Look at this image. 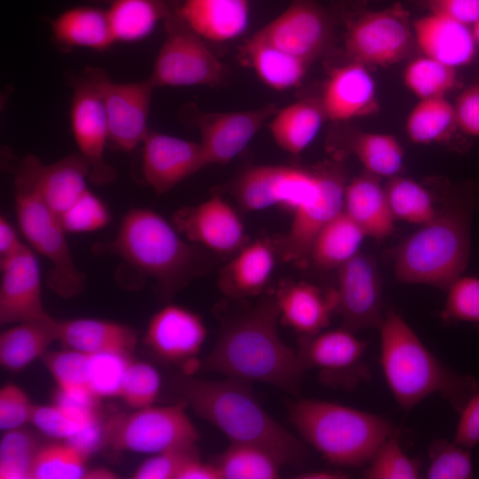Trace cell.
<instances>
[{"label":"cell","mask_w":479,"mask_h":479,"mask_svg":"<svg viewBox=\"0 0 479 479\" xmlns=\"http://www.w3.org/2000/svg\"><path fill=\"white\" fill-rule=\"evenodd\" d=\"M279 320L274 295L221 317L216 342L199 368L298 395L306 369L298 351L281 340Z\"/></svg>","instance_id":"obj_1"},{"label":"cell","mask_w":479,"mask_h":479,"mask_svg":"<svg viewBox=\"0 0 479 479\" xmlns=\"http://www.w3.org/2000/svg\"><path fill=\"white\" fill-rule=\"evenodd\" d=\"M96 254L114 255L152 279L169 299L213 264L211 251L184 240L172 223L154 210L133 208L111 240L93 246Z\"/></svg>","instance_id":"obj_2"},{"label":"cell","mask_w":479,"mask_h":479,"mask_svg":"<svg viewBox=\"0 0 479 479\" xmlns=\"http://www.w3.org/2000/svg\"><path fill=\"white\" fill-rule=\"evenodd\" d=\"M176 389L182 402L231 443L263 447L283 464L297 465L306 457L302 443L261 406L249 382L227 377L205 380L185 373L177 379Z\"/></svg>","instance_id":"obj_3"},{"label":"cell","mask_w":479,"mask_h":479,"mask_svg":"<svg viewBox=\"0 0 479 479\" xmlns=\"http://www.w3.org/2000/svg\"><path fill=\"white\" fill-rule=\"evenodd\" d=\"M379 329L381 368L392 395L404 411L438 394L459 412L479 390L475 378L439 361L395 310L384 313Z\"/></svg>","instance_id":"obj_4"},{"label":"cell","mask_w":479,"mask_h":479,"mask_svg":"<svg viewBox=\"0 0 479 479\" xmlns=\"http://www.w3.org/2000/svg\"><path fill=\"white\" fill-rule=\"evenodd\" d=\"M287 405L289 420L300 436L339 466L369 462L395 431L388 420L340 404L303 398Z\"/></svg>","instance_id":"obj_5"},{"label":"cell","mask_w":479,"mask_h":479,"mask_svg":"<svg viewBox=\"0 0 479 479\" xmlns=\"http://www.w3.org/2000/svg\"><path fill=\"white\" fill-rule=\"evenodd\" d=\"M470 211L455 207L409 235L395 255L396 279L446 290L463 275L470 256Z\"/></svg>","instance_id":"obj_6"},{"label":"cell","mask_w":479,"mask_h":479,"mask_svg":"<svg viewBox=\"0 0 479 479\" xmlns=\"http://www.w3.org/2000/svg\"><path fill=\"white\" fill-rule=\"evenodd\" d=\"M15 209L20 232L29 245L51 263L50 288L63 298L79 294L85 275L77 268L60 219L45 203L28 174L14 168Z\"/></svg>","instance_id":"obj_7"},{"label":"cell","mask_w":479,"mask_h":479,"mask_svg":"<svg viewBox=\"0 0 479 479\" xmlns=\"http://www.w3.org/2000/svg\"><path fill=\"white\" fill-rule=\"evenodd\" d=\"M180 401L149 405L105 422V444L115 451L142 454L196 446L199 433Z\"/></svg>","instance_id":"obj_8"},{"label":"cell","mask_w":479,"mask_h":479,"mask_svg":"<svg viewBox=\"0 0 479 479\" xmlns=\"http://www.w3.org/2000/svg\"><path fill=\"white\" fill-rule=\"evenodd\" d=\"M165 40L158 52L148 80L157 87L216 86L223 82L226 69L173 11L163 21Z\"/></svg>","instance_id":"obj_9"},{"label":"cell","mask_w":479,"mask_h":479,"mask_svg":"<svg viewBox=\"0 0 479 479\" xmlns=\"http://www.w3.org/2000/svg\"><path fill=\"white\" fill-rule=\"evenodd\" d=\"M84 75L94 85L103 103L108 122L109 141L122 152L133 151L148 133V116L153 91L148 78L140 82H117L99 67H88Z\"/></svg>","instance_id":"obj_10"},{"label":"cell","mask_w":479,"mask_h":479,"mask_svg":"<svg viewBox=\"0 0 479 479\" xmlns=\"http://www.w3.org/2000/svg\"><path fill=\"white\" fill-rule=\"evenodd\" d=\"M318 184V169L290 165H256L234 180L232 193L246 211L281 206L292 210L311 199Z\"/></svg>","instance_id":"obj_11"},{"label":"cell","mask_w":479,"mask_h":479,"mask_svg":"<svg viewBox=\"0 0 479 479\" xmlns=\"http://www.w3.org/2000/svg\"><path fill=\"white\" fill-rule=\"evenodd\" d=\"M413 38L407 12L398 4L361 14L349 26L346 52L365 66H389L409 53Z\"/></svg>","instance_id":"obj_12"},{"label":"cell","mask_w":479,"mask_h":479,"mask_svg":"<svg viewBox=\"0 0 479 479\" xmlns=\"http://www.w3.org/2000/svg\"><path fill=\"white\" fill-rule=\"evenodd\" d=\"M346 185L342 172L318 169L316 193L293 211L288 231L274 245L283 261L301 267L309 263L310 252L317 235L343 209Z\"/></svg>","instance_id":"obj_13"},{"label":"cell","mask_w":479,"mask_h":479,"mask_svg":"<svg viewBox=\"0 0 479 479\" xmlns=\"http://www.w3.org/2000/svg\"><path fill=\"white\" fill-rule=\"evenodd\" d=\"M208 334L201 317L177 304H167L150 318L145 344L159 359L182 366L191 374L199 368L198 355Z\"/></svg>","instance_id":"obj_14"},{"label":"cell","mask_w":479,"mask_h":479,"mask_svg":"<svg viewBox=\"0 0 479 479\" xmlns=\"http://www.w3.org/2000/svg\"><path fill=\"white\" fill-rule=\"evenodd\" d=\"M73 90L70 120L78 153L89 166V179L96 185H109L115 180L116 171L105 158L109 130L103 103L84 75L74 82Z\"/></svg>","instance_id":"obj_15"},{"label":"cell","mask_w":479,"mask_h":479,"mask_svg":"<svg viewBox=\"0 0 479 479\" xmlns=\"http://www.w3.org/2000/svg\"><path fill=\"white\" fill-rule=\"evenodd\" d=\"M337 270V311L342 326L357 332L380 328L382 314V286L376 260L357 253Z\"/></svg>","instance_id":"obj_16"},{"label":"cell","mask_w":479,"mask_h":479,"mask_svg":"<svg viewBox=\"0 0 479 479\" xmlns=\"http://www.w3.org/2000/svg\"><path fill=\"white\" fill-rule=\"evenodd\" d=\"M345 328L301 336L298 354L305 369L316 368L328 383L354 386L369 376L363 363L367 343Z\"/></svg>","instance_id":"obj_17"},{"label":"cell","mask_w":479,"mask_h":479,"mask_svg":"<svg viewBox=\"0 0 479 479\" xmlns=\"http://www.w3.org/2000/svg\"><path fill=\"white\" fill-rule=\"evenodd\" d=\"M171 223L187 240L217 255H235L249 242L236 210L217 195L179 209Z\"/></svg>","instance_id":"obj_18"},{"label":"cell","mask_w":479,"mask_h":479,"mask_svg":"<svg viewBox=\"0 0 479 479\" xmlns=\"http://www.w3.org/2000/svg\"><path fill=\"white\" fill-rule=\"evenodd\" d=\"M330 24L326 12L313 0H292L253 35L310 63L326 45Z\"/></svg>","instance_id":"obj_19"},{"label":"cell","mask_w":479,"mask_h":479,"mask_svg":"<svg viewBox=\"0 0 479 479\" xmlns=\"http://www.w3.org/2000/svg\"><path fill=\"white\" fill-rule=\"evenodd\" d=\"M277 110L274 104H269L245 111L196 115L206 164H225L234 159Z\"/></svg>","instance_id":"obj_20"},{"label":"cell","mask_w":479,"mask_h":479,"mask_svg":"<svg viewBox=\"0 0 479 479\" xmlns=\"http://www.w3.org/2000/svg\"><path fill=\"white\" fill-rule=\"evenodd\" d=\"M0 324L2 326L50 316L42 301L40 265L34 252L23 246L0 260Z\"/></svg>","instance_id":"obj_21"},{"label":"cell","mask_w":479,"mask_h":479,"mask_svg":"<svg viewBox=\"0 0 479 479\" xmlns=\"http://www.w3.org/2000/svg\"><path fill=\"white\" fill-rule=\"evenodd\" d=\"M200 142L149 130L142 142V172L158 194L206 167Z\"/></svg>","instance_id":"obj_22"},{"label":"cell","mask_w":479,"mask_h":479,"mask_svg":"<svg viewBox=\"0 0 479 479\" xmlns=\"http://www.w3.org/2000/svg\"><path fill=\"white\" fill-rule=\"evenodd\" d=\"M319 103L334 122L371 115L379 108L376 83L366 66L351 61L331 71Z\"/></svg>","instance_id":"obj_23"},{"label":"cell","mask_w":479,"mask_h":479,"mask_svg":"<svg viewBox=\"0 0 479 479\" xmlns=\"http://www.w3.org/2000/svg\"><path fill=\"white\" fill-rule=\"evenodd\" d=\"M18 165L28 174L43 200L59 217L88 189L89 166L79 153L47 165L28 154Z\"/></svg>","instance_id":"obj_24"},{"label":"cell","mask_w":479,"mask_h":479,"mask_svg":"<svg viewBox=\"0 0 479 479\" xmlns=\"http://www.w3.org/2000/svg\"><path fill=\"white\" fill-rule=\"evenodd\" d=\"M274 296L279 320L301 336L324 331L338 306L336 289L325 292L305 281L283 283Z\"/></svg>","instance_id":"obj_25"},{"label":"cell","mask_w":479,"mask_h":479,"mask_svg":"<svg viewBox=\"0 0 479 479\" xmlns=\"http://www.w3.org/2000/svg\"><path fill=\"white\" fill-rule=\"evenodd\" d=\"M413 38L425 56L457 68L473 61L477 44L471 27L431 12L412 25Z\"/></svg>","instance_id":"obj_26"},{"label":"cell","mask_w":479,"mask_h":479,"mask_svg":"<svg viewBox=\"0 0 479 479\" xmlns=\"http://www.w3.org/2000/svg\"><path fill=\"white\" fill-rule=\"evenodd\" d=\"M172 10L201 38L226 42L248 26V0H176Z\"/></svg>","instance_id":"obj_27"},{"label":"cell","mask_w":479,"mask_h":479,"mask_svg":"<svg viewBox=\"0 0 479 479\" xmlns=\"http://www.w3.org/2000/svg\"><path fill=\"white\" fill-rule=\"evenodd\" d=\"M275 246L256 240L246 244L219 271L217 285L231 300H244L261 294L267 287L275 267Z\"/></svg>","instance_id":"obj_28"},{"label":"cell","mask_w":479,"mask_h":479,"mask_svg":"<svg viewBox=\"0 0 479 479\" xmlns=\"http://www.w3.org/2000/svg\"><path fill=\"white\" fill-rule=\"evenodd\" d=\"M59 341L66 349L90 356L106 352L131 355L137 335L132 327L119 322L82 318L59 320Z\"/></svg>","instance_id":"obj_29"},{"label":"cell","mask_w":479,"mask_h":479,"mask_svg":"<svg viewBox=\"0 0 479 479\" xmlns=\"http://www.w3.org/2000/svg\"><path fill=\"white\" fill-rule=\"evenodd\" d=\"M343 210L367 237L382 240L394 232L396 220L385 188L379 177L367 172L346 185Z\"/></svg>","instance_id":"obj_30"},{"label":"cell","mask_w":479,"mask_h":479,"mask_svg":"<svg viewBox=\"0 0 479 479\" xmlns=\"http://www.w3.org/2000/svg\"><path fill=\"white\" fill-rule=\"evenodd\" d=\"M59 320L48 316L23 321L5 329L0 334V364L10 372L26 368L48 348L59 341Z\"/></svg>","instance_id":"obj_31"},{"label":"cell","mask_w":479,"mask_h":479,"mask_svg":"<svg viewBox=\"0 0 479 479\" xmlns=\"http://www.w3.org/2000/svg\"><path fill=\"white\" fill-rule=\"evenodd\" d=\"M240 58L266 86L275 90L298 86L310 64L254 35L241 45Z\"/></svg>","instance_id":"obj_32"},{"label":"cell","mask_w":479,"mask_h":479,"mask_svg":"<svg viewBox=\"0 0 479 479\" xmlns=\"http://www.w3.org/2000/svg\"><path fill=\"white\" fill-rule=\"evenodd\" d=\"M53 39L65 49L88 48L105 51L115 42L104 9L75 7L59 15L51 23Z\"/></svg>","instance_id":"obj_33"},{"label":"cell","mask_w":479,"mask_h":479,"mask_svg":"<svg viewBox=\"0 0 479 479\" xmlns=\"http://www.w3.org/2000/svg\"><path fill=\"white\" fill-rule=\"evenodd\" d=\"M325 119L320 103L302 99L277 110L270 119L269 130L281 149L295 155L313 142Z\"/></svg>","instance_id":"obj_34"},{"label":"cell","mask_w":479,"mask_h":479,"mask_svg":"<svg viewBox=\"0 0 479 479\" xmlns=\"http://www.w3.org/2000/svg\"><path fill=\"white\" fill-rule=\"evenodd\" d=\"M367 236L342 209L319 232L309 255L317 269H337L355 256Z\"/></svg>","instance_id":"obj_35"},{"label":"cell","mask_w":479,"mask_h":479,"mask_svg":"<svg viewBox=\"0 0 479 479\" xmlns=\"http://www.w3.org/2000/svg\"><path fill=\"white\" fill-rule=\"evenodd\" d=\"M115 42H136L148 36L173 10L164 0H102Z\"/></svg>","instance_id":"obj_36"},{"label":"cell","mask_w":479,"mask_h":479,"mask_svg":"<svg viewBox=\"0 0 479 479\" xmlns=\"http://www.w3.org/2000/svg\"><path fill=\"white\" fill-rule=\"evenodd\" d=\"M456 130L454 106L445 97L420 99L405 122L409 139L420 145L445 141Z\"/></svg>","instance_id":"obj_37"},{"label":"cell","mask_w":479,"mask_h":479,"mask_svg":"<svg viewBox=\"0 0 479 479\" xmlns=\"http://www.w3.org/2000/svg\"><path fill=\"white\" fill-rule=\"evenodd\" d=\"M214 463L222 479H275L284 465L270 451L240 443H231Z\"/></svg>","instance_id":"obj_38"},{"label":"cell","mask_w":479,"mask_h":479,"mask_svg":"<svg viewBox=\"0 0 479 479\" xmlns=\"http://www.w3.org/2000/svg\"><path fill=\"white\" fill-rule=\"evenodd\" d=\"M349 149L366 172L377 177L397 176L404 163L403 147L389 134L359 132L351 137Z\"/></svg>","instance_id":"obj_39"},{"label":"cell","mask_w":479,"mask_h":479,"mask_svg":"<svg viewBox=\"0 0 479 479\" xmlns=\"http://www.w3.org/2000/svg\"><path fill=\"white\" fill-rule=\"evenodd\" d=\"M384 188L395 220L420 226L438 214L428 191L413 179L395 176Z\"/></svg>","instance_id":"obj_40"},{"label":"cell","mask_w":479,"mask_h":479,"mask_svg":"<svg viewBox=\"0 0 479 479\" xmlns=\"http://www.w3.org/2000/svg\"><path fill=\"white\" fill-rule=\"evenodd\" d=\"M43 445L24 427L4 431L0 440V479H32V469Z\"/></svg>","instance_id":"obj_41"},{"label":"cell","mask_w":479,"mask_h":479,"mask_svg":"<svg viewBox=\"0 0 479 479\" xmlns=\"http://www.w3.org/2000/svg\"><path fill=\"white\" fill-rule=\"evenodd\" d=\"M403 81L419 99L444 97L457 82L456 68L424 55L406 65Z\"/></svg>","instance_id":"obj_42"},{"label":"cell","mask_w":479,"mask_h":479,"mask_svg":"<svg viewBox=\"0 0 479 479\" xmlns=\"http://www.w3.org/2000/svg\"><path fill=\"white\" fill-rule=\"evenodd\" d=\"M86 453L67 442L43 445L32 469V479H84Z\"/></svg>","instance_id":"obj_43"},{"label":"cell","mask_w":479,"mask_h":479,"mask_svg":"<svg viewBox=\"0 0 479 479\" xmlns=\"http://www.w3.org/2000/svg\"><path fill=\"white\" fill-rule=\"evenodd\" d=\"M42 360L59 390L90 392V355L65 348L59 351H47Z\"/></svg>","instance_id":"obj_44"},{"label":"cell","mask_w":479,"mask_h":479,"mask_svg":"<svg viewBox=\"0 0 479 479\" xmlns=\"http://www.w3.org/2000/svg\"><path fill=\"white\" fill-rule=\"evenodd\" d=\"M428 479H469L474 476L471 449L445 439L433 441L428 448Z\"/></svg>","instance_id":"obj_45"},{"label":"cell","mask_w":479,"mask_h":479,"mask_svg":"<svg viewBox=\"0 0 479 479\" xmlns=\"http://www.w3.org/2000/svg\"><path fill=\"white\" fill-rule=\"evenodd\" d=\"M369 462L365 473V477L368 479L420 478L419 464L402 449L398 430L384 440Z\"/></svg>","instance_id":"obj_46"},{"label":"cell","mask_w":479,"mask_h":479,"mask_svg":"<svg viewBox=\"0 0 479 479\" xmlns=\"http://www.w3.org/2000/svg\"><path fill=\"white\" fill-rule=\"evenodd\" d=\"M161 385V373L153 365L131 359L122 381L119 397L132 409L153 405Z\"/></svg>","instance_id":"obj_47"},{"label":"cell","mask_w":479,"mask_h":479,"mask_svg":"<svg viewBox=\"0 0 479 479\" xmlns=\"http://www.w3.org/2000/svg\"><path fill=\"white\" fill-rule=\"evenodd\" d=\"M446 291L443 318L479 326V278L461 275Z\"/></svg>","instance_id":"obj_48"},{"label":"cell","mask_w":479,"mask_h":479,"mask_svg":"<svg viewBox=\"0 0 479 479\" xmlns=\"http://www.w3.org/2000/svg\"><path fill=\"white\" fill-rule=\"evenodd\" d=\"M130 356L115 352L90 356V390L96 397H119Z\"/></svg>","instance_id":"obj_49"},{"label":"cell","mask_w":479,"mask_h":479,"mask_svg":"<svg viewBox=\"0 0 479 479\" xmlns=\"http://www.w3.org/2000/svg\"><path fill=\"white\" fill-rule=\"evenodd\" d=\"M59 219L67 233H85L105 227L111 215L104 201L87 189Z\"/></svg>","instance_id":"obj_50"},{"label":"cell","mask_w":479,"mask_h":479,"mask_svg":"<svg viewBox=\"0 0 479 479\" xmlns=\"http://www.w3.org/2000/svg\"><path fill=\"white\" fill-rule=\"evenodd\" d=\"M30 423L49 437L67 441L91 422H82L65 408L54 403L35 405Z\"/></svg>","instance_id":"obj_51"},{"label":"cell","mask_w":479,"mask_h":479,"mask_svg":"<svg viewBox=\"0 0 479 479\" xmlns=\"http://www.w3.org/2000/svg\"><path fill=\"white\" fill-rule=\"evenodd\" d=\"M197 446L153 454L133 472L134 479H177L184 464L198 454Z\"/></svg>","instance_id":"obj_52"},{"label":"cell","mask_w":479,"mask_h":479,"mask_svg":"<svg viewBox=\"0 0 479 479\" xmlns=\"http://www.w3.org/2000/svg\"><path fill=\"white\" fill-rule=\"evenodd\" d=\"M35 405L19 386L9 383L0 389V429L20 428L30 423Z\"/></svg>","instance_id":"obj_53"},{"label":"cell","mask_w":479,"mask_h":479,"mask_svg":"<svg viewBox=\"0 0 479 479\" xmlns=\"http://www.w3.org/2000/svg\"><path fill=\"white\" fill-rule=\"evenodd\" d=\"M453 106L458 130L467 136L479 137V82L463 90Z\"/></svg>","instance_id":"obj_54"},{"label":"cell","mask_w":479,"mask_h":479,"mask_svg":"<svg viewBox=\"0 0 479 479\" xmlns=\"http://www.w3.org/2000/svg\"><path fill=\"white\" fill-rule=\"evenodd\" d=\"M459 413L454 441L472 449L479 444V390L469 398Z\"/></svg>","instance_id":"obj_55"},{"label":"cell","mask_w":479,"mask_h":479,"mask_svg":"<svg viewBox=\"0 0 479 479\" xmlns=\"http://www.w3.org/2000/svg\"><path fill=\"white\" fill-rule=\"evenodd\" d=\"M431 12L472 26L479 19V0H428Z\"/></svg>","instance_id":"obj_56"},{"label":"cell","mask_w":479,"mask_h":479,"mask_svg":"<svg viewBox=\"0 0 479 479\" xmlns=\"http://www.w3.org/2000/svg\"><path fill=\"white\" fill-rule=\"evenodd\" d=\"M177 479H222L214 462L207 463L199 453L191 457L180 469Z\"/></svg>","instance_id":"obj_57"},{"label":"cell","mask_w":479,"mask_h":479,"mask_svg":"<svg viewBox=\"0 0 479 479\" xmlns=\"http://www.w3.org/2000/svg\"><path fill=\"white\" fill-rule=\"evenodd\" d=\"M23 246L13 225L2 216L0 217V260L12 255Z\"/></svg>","instance_id":"obj_58"},{"label":"cell","mask_w":479,"mask_h":479,"mask_svg":"<svg viewBox=\"0 0 479 479\" xmlns=\"http://www.w3.org/2000/svg\"><path fill=\"white\" fill-rule=\"evenodd\" d=\"M299 479H344L348 475L335 470H313L301 473L295 476Z\"/></svg>","instance_id":"obj_59"},{"label":"cell","mask_w":479,"mask_h":479,"mask_svg":"<svg viewBox=\"0 0 479 479\" xmlns=\"http://www.w3.org/2000/svg\"><path fill=\"white\" fill-rule=\"evenodd\" d=\"M117 477L112 470L104 467L88 468L84 476L86 479H114Z\"/></svg>","instance_id":"obj_60"},{"label":"cell","mask_w":479,"mask_h":479,"mask_svg":"<svg viewBox=\"0 0 479 479\" xmlns=\"http://www.w3.org/2000/svg\"><path fill=\"white\" fill-rule=\"evenodd\" d=\"M471 30L475 41L477 46H479V19L471 26Z\"/></svg>","instance_id":"obj_61"},{"label":"cell","mask_w":479,"mask_h":479,"mask_svg":"<svg viewBox=\"0 0 479 479\" xmlns=\"http://www.w3.org/2000/svg\"><path fill=\"white\" fill-rule=\"evenodd\" d=\"M164 1H165V2L169 4V6L171 8L172 5H173V4H174V2H175L176 0H164Z\"/></svg>","instance_id":"obj_62"}]
</instances>
